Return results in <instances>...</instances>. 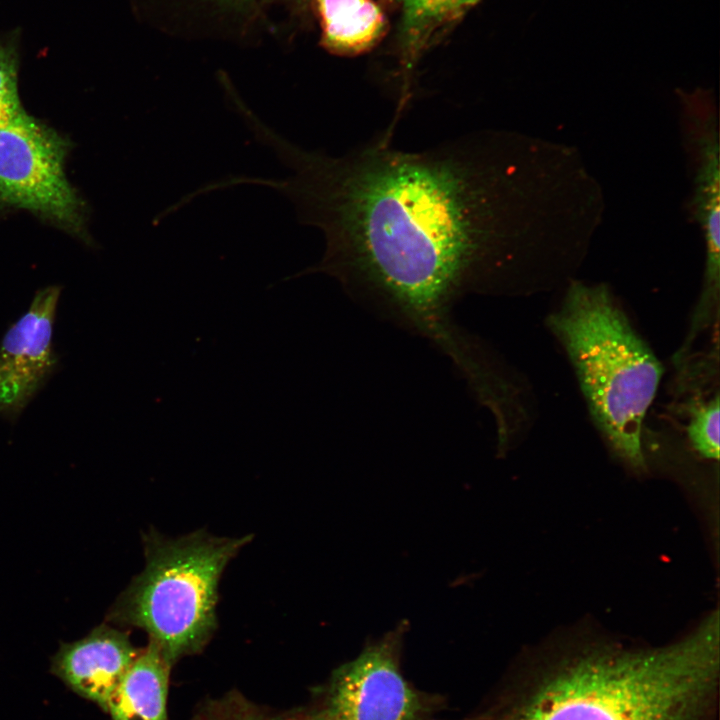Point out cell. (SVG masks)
<instances>
[{"instance_id": "obj_7", "label": "cell", "mask_w": 720, "mask_h": 720, "mask_svg": "<svg viewBox=\"0 0 720 720\" xmlns=\"http://www.w3.org/2000/svg\"><path fill=\"white\" fill-rule=\"evenodd\" d=\"M139 652L127 633L102 624L80 640L61 643L52 658L51 671L106 712L112 694Z\"/></svg>"}, {"instance_id": "obj_16", "label": "cell", "mask_w": 720, "mask_h": 720, "mask_svg": "<svg viewBox=\"0 0 720 720\" xmlns=\"http://www.w3.org/2000/svg\"><path fill=\"white\" fill-rule=\"evenodd\" d=\"M271 720H332L328 713L325 711L324 708L320 709L319 711L305 714V715H295L290 717H283V718H277V719H271Z\"/></svg>"}, {"instance_id": "obj_15", "label": "cell", "mask_w": 720, "mask_h": 720, "mask_svg": "<svg viewBox=\"0 0 720 720\" xmlns=\"http://www.w3.org/2000/svg\"><path fill=\"white\" fill-rule=\"evenodd\" d=\"M18 62L14 49L0 45V124L24 111L18 92Z\"/></svg>"}, {"instance_id": "obj_10", "label": "cell", "mask_w": 720, "mask_h": 720, "mask_svg": "<svg viewBox=\"0 0 720 720\" xmlns=\"http://www.w3.org/2000/svg\"><path fill=\"white\" fill-rule=\"evenodd\" d=\"M171 665L151 640L112 694L107 713L112 720H169L167 696Z\"/></svg>"}, {"instance_id": "obj_17", "label": "cell", "mask_w": 720, "mask_h": 720, "mask_svg": "<svg viewBox=\"0 0 720 720\" xmlns=\"http://www.w3.org/2000/svg\"><path fill=\"white\" fill-rule=\"evenodd\" d=\"M208 2L212 4H216V6H222V7H236L241 6L243 4H246L247 2L251 0H207Z\"/></svg>"}, {"instance_id": "obj_18", "label": "cell", "mask_w": 720, "mask_h": 720, "mask_svg": "<svg viewBox=\"0 0 720 720\" xmlns=\"http://www.w3.org/2000/svg\"><path fill=\"white\" fill-rule=\"evenodd\" d=\"M236 720H240V719H236Z\"/></svg>"}, {"instance_id": "obj_12", "label": "cell", "mask_w": 720, "mask_h": 720, "mask_svg": "<svg viewBox=\"0 0 720 720\" xmlns=\"http://www.w3.org/2000/svg\"><path fill=\"white\" fill-rule=\"evenodd\" d=\"M321 26V45L340 56H355L373 48L387 21L374 0H314Z\"/></svg>"}, {"instance_id": "obj_9", "label": "cell", "mask_w": 720, "mask_h": 720, "mask_svg": "<svg viewBox=\"0 0 720 720\" xmlns=\"http://www.w3.org/2000/svg\"><path fill=\"white\" fill-rule=\"evenodd\" d=\"M402 7L400 28L401 86L395 109L402 116L412 96V74L432 43L461 19L479 0H398Z\"/></svg>"}, {"instance_id": "obj_4", "label": "cell", "mask_w": 720, "mask_h": 720, "mask_svg": "<svg viewBox=\"0 0 720 720\" xmlns=\"http://www.w3.org/2000/svg\"><path fill=\"white\" fill-rule=\"evenodd\" d=\"M251 539L216 537L205 530L171 539L151 530L143 537L145 568L107 619L145 630L171 666L199 653L217 629L221 575Z\"/></svg>"}, {"instance_id": "obj_3", "label": "cell", "mask_w": 720, "mask_h": 720, "mask_svg": "<svg viewBox=\"0 0 720 720\" xmlns=\"http://www.w3.org/2000/svg\"><path fill=\"white\" fill-rule=\"evenodd\" d=\"M547 325L612 453L633 472L646 473L642 427L663 374L652 349L602 284L572 282Z\"/></svg>"}, {"instance_id": "obj_14", "label": "cell", "mask_w": 720, "mask_h": 720, "mask_svg": "<svg viewBox=\"0 0 720 720\" xmlns=\"http://www.w3.org/2000/svg\"><path fill=\"white\" fill-rule=\"evenodd\" d=\"M719 394L694 401L687 407V435L692 448L703 458L719 459Z\"/></svg>"}, {"instance_id": "obj_5", "label": "cell", "mask_w": 720, "mask_h": 720, "mask_svg": "<svg viewBox=\"0 0 720 720\" xmlns=\"http://www.w3.org/2000/svg\"><path fill=\"white\" fill-rule=\"evenodd\" d=\"M69 148L25 110L0 124V214L24 210L87 241L86 207L65 172Z\"/></svg>"}, {"instance_id": "obj_13", "label": "cell", "mask_w": 720, "mask_h": 720, "mask_svg": "<svg viewBox=\"0 0 720 720\" xmlns=\"http://www.w3.org/2000/svg\"><path fill=\"white\" fill-rule=\"evenodd\" d=\"M47 379L0 358V416L14 422Z\"/></svg>"}, {"instance_id": "obj_2", "label": "cell", "mask_w": 720, "mask_h": 720, "mask_svg": "<svg viewBox=\"0 0 720 720\" xmlns=\"http://www.w3.org/2000/svg\"><path fill=\"white\" fill-rule=\"evenodd\" d=\"M719 677L715 612L682 639L557 650L506 689L484 720H706Z\"/></svg>"}, {"instance_id": "obj_1", "label": "cell", "mask_w": 720, "mask_h": 720, "mask_svg": "<svg viewBox=\"0 0 720 720\" xmlns=\"http://www.w3.org/2000/svg\"><path fill=\"white\" fill-rule=\"evenodd\" d=\"M383 133L342 155L282 136L270 148L292 175L267 180L319 229L317 270L428 338L466 380L487 352L458 327L451 307L467 292L496 288L532 241L535 158L506 132L477 131L404 151Z\"/></svg>"}, {"instance_id": "obj_6", "label": "cell", "mask_w": 720, "mask_h": 720, "mask_svg": "<svg viewBox=\"0 0 720 720\" xmlns=\"http://www.w3.org/2000/svg\"><path fill=\"white\" fill-rule=\"evenodd\" d=\"M407 628L401 621L333 671L323 707L332 720H428L429 702L401 670Z\"/></svg>"}, {"instance_id": "obj_11", "label": "cell", "mask_w": 720, "mask_h": 720, "mask_svg": "<svg viewBox=\"0 0 720 720\" xmlns=\"http://www.w3.org/2000/svg\"><path fill=\"white\" fill-rule=\"evenodd\" d=\"M61 290L53 285L36 292L26 313L5 333L0 358L44 377L51 375L56 367L52 334Z\"/></svg>"}, {"instance_id": "obj_8", "label": "cell", "mask_w": 720, "mask_h": 720, "mask_svg": "<svg viewBox=\"0 0 720 720\" xmlns=\"http://www.w3.org/2000/svg\"><path fill=\"white\" fill-rule=\"evenodd\" d=\"M687 143L695 156V216L702 226L706 259L719 260V145L713 106L699 95H684Z\"/></svg>"}]
</instances>
